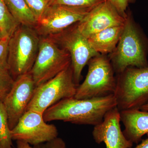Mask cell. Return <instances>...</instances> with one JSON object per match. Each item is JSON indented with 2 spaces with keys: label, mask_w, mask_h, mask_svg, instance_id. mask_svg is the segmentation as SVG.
<instances>
[{
  "label": "cell",
  "mask_w": 148,
  "mask_h": 148,
  "mask_svg": "<svg viewBox=\"0 0 148 148\" xmlns=\"http://www.w3.org/2000/svg\"><path fill=\"white\" fill-rule=\"evenodd\" d=\"M4 36H3L2 33L1 32V30H0V41L3 38Z\"/></svg>",
  "instance_id": "4316f807"
},
{
  "label": "cell",
  "mask_w": 148,
  "mask_h": 148,
  "mask_svg": "<svg viewBox=\"0 0 148 148\" xmlns=\"http://www.w3.org/2000/svg\"><path fill=\"white\" fill-rule=\"evenodd\" d=\"M104 1L105 0H50L49 5H59L72 7L93 8Z\"/></svg>",
  "instance_id": "d6986e66"
},
{
  "label": "cell",
  "mask_w": 148,
  "mask_h": 148,
  "mask_svg": "<svg viewBox=\"0 0 148 148\" xmlns=\"http://www.w3.org/2000/svg\"><path fill=\"white\" fill-rule=\"evenodd\" d=\"M121 121L123 123V134L127 140L138 144L148 134V111L130 109L120 111Z\"/></svg>",
  "instance_id": "5bb4252c"
},
{
  "label": "cell",
  "mask_w": 148,
  "mask_h": 148,
  "mask_svg": "<svg viewBox=\"0 0 148 148\" xmlns=\"http://www.w3.org/2000/svg\"><path fill=\"white\" fill-rule=\"evenodd\" d=\"M9 11L20 25L34 28L36 19L25 0H4Z\"/></svg>",
  "instance_id": "2e32d148"
},
{
  "label": "cell",
  "mask_w": 148,
  "mask_h": 148,
  "mask_svg": "<svg viewBox=\"0 0 148 148\" xmlns=\"http://www.w3.org/2000/svg\"><path fill=\"white\" fill-rule=\"evenodd\" d=\"M47 37H50L69 52L74 81L78 86L84 66L91 58L100 53L93 50L87 39L80 33L76 23L58 34Z\"/></svg>",
  "instance_id": "ba28073f"
},
{
  "label": "cell",
  "mask_w": 148,
  "mask_h": 148,
  "mask_svg": "<svg viewBox=\"0 0 148 148\" xmlns=\"http://www.w3.org/2000/svg\"><path fill=\"white\" fill-rule=\"evenodd\" d=\"M50 0H25L28 7L38 21L49 5Z\"/></svg>",
  "instance_id": "44dd1931"
},
{
  "label": "cell",
  "mask_w": 148,
  "mask_h": 148,
  "mask_svg": "<svg viewBox=\"0 0 148 148\" xmlns=\"http://www.w3.org/2000/svg\"><path fill=\"white\" fill-rule=\"evenodd\" d=\"M110 3L123 17L126 18L127 16L126 10L130 1L131 0H105Z\"/></svg>",
  "instance_id": "cb8c5ba5"
},
{
  "label": "cell",
  "mask_w": 148,
  "mask_h": 148,
  "mask_svg": "<svg viewBox=\"0 0 148 148\" xmlns=\"http://www.w3.org/2000/svg\"><path fill=\"white\" fill-rule=\"evenodd\" d=\"M8 116L2 101H0V148H14Z\"/></svg>",
  "instance_id": "ac0fdd59"
},
{
  "label": "cell",
  "mask_w": 148,
  "mask_h": 148,
  "mask_svg": "<svg viewBox=\"0 0 148 148\" xmlns=\"http://www.w3.org/2000/svg\"><path fill=\"white\" fill-rule=\"evenodd\" d=\"M77 86L74 81L71 65L53 78L36 87L27 111L43 114L61 100L74 97Z\"/></svg>",
  "instance_id": "8992f818"
},
{
  "label": "cell",
  "mask_w": 148,
  "mask_h": 148,
  "mask_svg": "<svg viewBox=\"0 0 148 148\" xmlns=\"http://www.w3.org/2000/svg\"><path fill=\"white\" fill-rule=\"evenodd\" d=\"M114 93L119 111L140 109L148 103V66L130 67L119 74Z\"/></svg>",
  "instance_id": "277c9868"
},
{
  "label": "cell",
  "mask_w": 148,
  "mask_h": 148,
  "mask_svg": "<svg viewBox=\"0 0 148 148\" xmlns=\"http://www.w3.org/2000/svg\"><path fill=\"white\" fill-rule=\"evenodd\" d=\"M16 148H66V143L61 138L55 139L36 145H32L25 142L16 141Z\"/></svg>",
  "instance_id": "ffe728a7"
},
{
  "label": "cell",
  "mask_w": 148,
  "mask_h": 148,
  "mask_svg": "<svg viewBox=\"0 0 148 148\" xmlns=\"http://www.w3.org/2000/svg\"><path fill=\"white\" fill-rule=\"evenodd\" d=\"M14 81L9 72L0 71V101H3L11 89Z\"/></svg>",
  "instance_id": "7402d4cb"
},
{
  "label": "cell",
  "mask_w": 148,
  "mask_h": 148,
  "mask_svg": "<svg viewBox=\"0 0 148 148\" xmlns=\"http://www.w3.org/2000/svg\"><path fill=\"white\" fill-rule=\"evenodd\" d=\"M9 39V37H4L0 41V71H9L8 54Z\"/></svg>",
  "instance_id": "603a6c76"
},
{
  "label": "cell",
  "mask_w": 148,
  "mask_h": 148,
  "mask_svg": "<svg viewBox=\"0 0 148 148\" xmlns=\"http://www.w3.org/2000/svg\"><path fill=\"white\" fill-rule=\"evenodd\" d=\"M19 25L11 14L4 0H0V30L3 36L10 37Z\"/></svg>",
  "instance_id": "e0dca14e"
},
{
  "label": "cell",
  "mask_w": 148,
  "mask_h": 148,
  "mask_svg": "<svg viewBox=\"0 0 148 148\" xmlns=\"http://www.w3.org/2000/svg\"><path fill=\"white\" fill-rule=\"evenodd\" d=\"M36 87L30 73L14 80L11 89L3 102L7 112L11 130L27 111Z\"/></svg>",
  "instance_id": "8fae6325"
},
{
  "label": "cell",
  "mask_w": 148,
  "mask_h": 148,
  "mask_svg": "<svg viewBox=\"0 0 148 148\" xmlns=\"http://www.w3.org/2000/svg\"><path fill=\"white\" fill-rule=\"evenodd\" d=\"M125 19L110 3L104 1L91 9L76 25L80 33L88 39L108 28L123 26Z\"/></svg>",
  "instance_id": "7c38bea8"
},
{
  "label": "cell",
  "mask_w": 148,
  "mask_h": 148,
  "mask_svg": "<svg viewBox=\"0 0 148 148\" xmlns=\"http://www.w3.org/2000/svg\"><path fill=\"white\" fill-rule=\"evenodd\" d=\"M120 122V113L116 107L108 112L103 121L93 128L92 135L95 143H105L106 148L132 147L133 143L125 138Z\"/></svg>",
  "instance_id": "4fadbf2b"
},
{
  "label": "cell",
  "mask_w": 148,
  "mask_h": 148,
  "mask_svg": "<svg viewBox=\"0 0 148 148\" xmlns=\"http://www.w3.org/2000/svg\"><path fill=\"white\" fill-rule=\"evenodd\" d=\"M116 106L114 94L89 99L72 97L56 103L44 112L43 116L46 122L62 121L95 126L101 123L107 113Z\"/></svg>",
  "instance_id": "6da1fadb"
},
{
  "label": "cell",
  "mask_w": 148,
  "mask_h": 148,
  "mask_svg": "<svg viewBox=\"0 0 148 148\" xmlns=\"http://www.w3.org/2000/svg\"><path fill=\"white\" fill-rule=\"evenodd\" d=\"M134 148H148V137Z\"/></svg>",
  "instance_id": "d4e9b609"
},
{
  "label": "cell",
  "mask_w": 148,
  "mask_h": 148,
  "mask_svg": "<svg viewBox=\"0 0 148 148\" xmlns=\"http://www.w3.org/2000/svg\"><path fill=\"white\" fill-rule=\"evenodd\" d=\"M92 8L49 5L34 29L40 37L56 34L82 20Z\"/></svg>",
  "instance_id": "9c48e42d"
},
{
  "label": "cell",
  "mask_w": 148,
  "mask_h": 148,
  "mask_svg": "<svg viewBox=\"0 0 148 148\" xmlns=\"http://www.w3.org/2000/svg\"><path fill=\"white\" fill-rule=\"evenodd\" d=\"M140 110H141L148 111V103L142 106L140 108Z\"/></svg>",
  "instance_id": "484cf974"
},
{
  "label": "cell",
  "mask_w": 148,
  "mask_h": 148,
  "mask_svg": "<svg viewBox=\"0 0 148 148\" xmlns=\"http://www.w3.org/2000/svg\"><path fill=\"white\" fill-rule=\"evenodd\" d=\"M87 65L85 79L78 86L74 98L89 99L114 94L116 78L110 58L100 54L91 58Z\"/></svg>",
  "instance_id": "5b68a950"
},
{
  "label": "cell",
  "mask_w": 148,
  "mask_h": 148,
  "mask_svg": "<svg viewBox=\"0 0 148 148\" xmlns=\"http://www.w3.org/2000/svg\"><path fill=\"white\" fill-rule=\"evenodd\" d=\"M148 51V40L131 12L127 13L119 41L109 58L115 73L119 75L128 67H147Z\"/></svg>",
  "instance_id": "7a4b0ae2"
},
{
  "label": "cell",
  "mask_w": 148,
  "mask_h": 148,
  "mask_svg": "<svg viewBox=\"0 0 148 148\" xmlns=\"http://www.w3.org/2000/svg\"><path fill=\"white\" fill-rule=\"evenodd\" d=\"M71 56L49 37H40L38 51L30 73L36 86L53 78L71 65Z\"/></svg>",
  "instance_id": "52a82bcc"
},
{
  "label": "cell",
  "mask_w": 148,
  "mask_h": 148,
  "mask_svg": "<svg viewBox=\"0 0 148 148\" xmlns=\"http://www.w3.org/2000/svg\"><path fill=\"white\" fill-rule=\"evenodd\" d=\"M123 26L108 28L87 39L91 47L103 55L111 53L115 49L121 34Z\"/></svg>",
  "instance_id": "9a60e30c"
},
{
  "label": "cell",
  "mask_w": 148,
  "mask_h": 148,
  "mask_svg": "<svg viewBox=\"0 0 148 148\" xmlns=\"http://www.w3.org/2000/svg\"><path fill=\"white\" fill-rule=\"evenodd\" d=\"M57 127L48 124L43 114L32 110L25 112L18 123L11 130L12 140L21 141L36 145L58 137Z\"/></svg>",
  "instance_id": "30bf717a"
},
{
  "label": "cell",
  "mask_w": 148,
  "mask_h": 148,
  "mask_svg": "<svg viewBox=\"0 0 148 148\" xmlns=\"http://www.w3.org/2000/svg\"><path fill=\"white\" fill-rule=\"evenodd\" d=\"M40 36L34 28L20 25L10 37L9 72L15 80L30 73L38 51Z\"/></svg>",
  "instance_id": "3957f363"
}]
</instances>
